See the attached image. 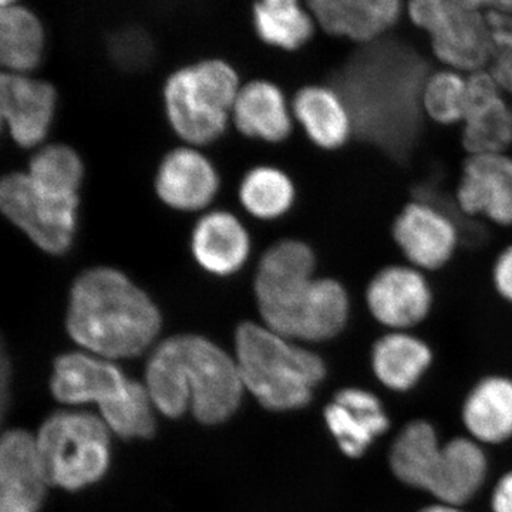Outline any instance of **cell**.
I'll list each match as a JSON object with an SVG mask.
<instances>
[{
  "instance_id": "8992f818",
  "label": "cell",
  "mask_w": 512,
  "mask_h": 512,
  "mask_svg": "<svg viewBox=\"0 0 512 512\" xmlns=\"http://www.w3.org/2000/svg\"><path fill=\"white\" fill-rule=\"evenodd\" d=\"M238 93L237 73L221 60L184 67L165 84L168 121L187 143L207 146L225 133Z\"/></svg>"
},
{
  "instance_id": "8fae6325",
  "label": "cell",
  "mask_w": 512,
  "mask_h": 512,
  "mask_svg": "<svg viewBox=\"0 0 512 512\" xmlns=\"http://www.w3.org/2000/svg\"><path fill=\"white\" fill-rule=\"evenodd\" d=\"M365 305L384 330H416L433 315L436 292L429 274L404 261L394 262L369 279Z\"/></svg>"
},
{
  "instance_id": "52a82bcc",
  "label": "cell",
  "mask_w": 512,
  "mask_h": 512,
  "mask_svg": "<svg viewBox=\"0 0 512 512\" xmlns=\"http://www.w3.org/2000/svg\"><path fill=\"white\" fill-rule=\"evenodd\" d=\"M409 16L429 35L434 55L448 69L484 70L494 52L487 16L454 0H409Z\"/></svg>"
},
{
  "instance_id": "9a60e30c",
  "label": "cell",
  "mask_w": 512,
  "mask_h": 512,
  "mask_svg": "<svg viewBox=\"0 0 512 512\" xmlns=\"http://www.w3.org/2000/svg\"><path fill=\"white\" fill-rule=\"evenodd\" d=\"M50 484L37 454L35 433L0 434V512H40Z\"/></svg>"
},
{
  "instance_id": "e575fe53",
  "label": "cell",
  "mask_w": 512,
  "mask_h": 512,
  "mask_svg": "<svg viewBox=\"0 0 512 512\" xmlns=\"http://www.w3.org/2000/svg\"><path fill=\"white\" fill-rule=\"evenodd\" d=\"M491 285L501 301L512 306V244L500 249L491 265Z\"/></svg>"
},
{
  "instance_id": "cb8c5ba5",
  "label": "cell",
  "mask_w": 512,
  "mask_h": 512,
  "mask_svg": "<svg viewBox=\"0 0 512 512\" xmlns=\"http://www.w3.org/2000/svg\"><path fill=\"white\" fill-rule=\"evenodd\" d=\"M464 426L477 443L498 444L512 437V379L485 376L467 394Z\"/></svg>"
},
{
  "instance_id": "3957f363",
  "label": "cell",
  "mask_w": 512,
  "mask_h": 512,
  "mask_svg": "<svg viewBox=\"0 0 512 512\" xmlns=\"http://www.w3.org/2000/svg\"><path fill=\"white\" fill-rule=\"evenodd\" d=\"M427 64L412 46L399 40L366 43L340 70L336 90L348 104L362 133L387 121V113L413 120L421 113L420 94Z\"/></svg>"
},
{
  "instance_id": "2e32d148",
  "label": "cell",
  "mask_w": 512,
  "mask_h": 512,
  "mask_svg": "<svg viewBox=\"0 0 512 512\" xmlns=\"http://www.w3.org/2000/svg\"><path fill=\"white\" fill-rule=\"evenodd\" d=\"M217 168L201 151L175 148L161 161L156 175L158 198L173 210H204L220 191Z\"/></svg>"
},
{
  "instance_id": "277c9868",
  "label": "cell",
  "mask_w": 512,
  "mask_h": 512,
  "mask_svg": "<svg viewBox=\"0 0 512 512\" xmlns=\"http://www.w3.org/2000/svg\"><path fill=\"white\" fill-rule=\"evenodd\" d=\"M235 360L245 389L274 412L305 407L326 377L322 357L254 322L235 333Z\"/></svg>"
},
{
  "instance_id": "1f68e13d",
  "label": "cell",
  "mask_w": 512,
  "mask_h": 512,
  "mask_svg": "<svg viewBox=\"0 0 512 512\" xmlns=\"http://www.w3.org/2000/svg\"><path fill=\"white\" fill-rule=\"evenodd\" d=\"M468 106V77L457 70L429 74L420 94L423 116L437 126H461Z\"/></svg>"
},
{
  "instance_id": "5bb4252c",
  "label": "cell",
  "mask_w": 512,
  "mask_h": 512,
  "mask_svg": "<svg viewBox=\"0 0 512 512\" xmlns=\"http://www.w3.org/2000/svg\"><path fill=\"white\" fill-rule=\"evenodd\" d=\"M460 144L467 156L511 151L512 104L488 70L468 76V106L460 126Z\"/></svg>"
},
{
  "instance_id": "9c48e42d",
  "label": "cell",
  "mask_w": 512,
  "mask_h": 512,
  "mask_svg": "<svg viewBox=\"0 0 512 512\" xmlns=\"http://www.w3.org/2000/svg\"><path fill=\"white\" fill-rule=\"evenodd\" d=\"M390 235L403 261L429 275L444 271L463 241L456 218L426 198H416L400 208Z\"/></svg>"
},
{
  "instance_id": "f35d334b",
  "label": "cell",
  "mask_w": 512,
  "mask_h": 512,
  "mask_svg": "<svg viewBox=\"0 0 512 512\" xmlns=\"http://www.w3.org/2000/svg\"><path fill=\"white\" fill-rule=\"evenodd\" d=\"M454 2L460 3L466 8L480 10V12L483 9L497 10L500 6V0H454Z\"/></svg>"
},
{
  "instance_id": "60d3db41",
  "label": "cell",
  "mask_w": 512,
  "mask_h": 512,
  "mask_svg": "<svg viewBox=\"0 0 512 512\" xmlns=\"http://www.w3.org/2000/svg\"><path fill=\"white\" fill-rule=\"evenodd\" d=\"M497 10L512 16V0H500V6H498Z\"/></svg>"
},
{
  "instance_id": "603a6c76",
  "label": "cell",
  "mask_w": 512,
  "mask_h": 512,
  "mask_svg": "<svg viewBox=\"0 0 512 512\" xmlns=\"http://www.w3.org/2000/svg\"><path fill=\"white\" fill-rule=\"evenodd\" d=\"M293 111L309 140L325 151L345 147L355 131L348 104L330 87H305L296 94Z\"/></svg>"
},
{
  "instance_id": "836d02e7",
  "label": "cell",
  "mask_w": 512,
  "mask_h": 512,
  "mask_svg": "<svg viewBox=\"0 0 512 512\" xmlns=\"http://www.w3.org/2000/svg\"><path fill=\"white\" fill-rule=\"evenodd\" d=\"M110 50L111 56L119 66L126 69H141L150 60L153 46L146 33L137 29H127L113 36Z\"/></svg>"
},
{
  "instance_id": "ab89813d",
  "label": "cell",
  "mask_w": 512,
  "mask_h": 512,
  "mask_svg": "<svg viewBox=\"0 0 512 512\" xmlns=\"http://www.w3.org/2000/svg\"><path fill=\"white\" fill-rule=\"evenodd\" d=\"M419 512H464L461 507L453 504L437 503L430 505V507L423 508Z\"/></svg>"
},
{
  "instance_id": "484cf974",
  "label": "cell",
  "mask_w": 512,
  "mask_h": 512,
  "mask_svg": "<svg viewBox=\"0 0 512 512\" xmlns=\"http://www.w3.org/2000/svg\"><path fill=\"white\" fill-rule=\"evenodd\" d=\"M57 94L52 84L30 74L13 73L8 128L20 147L39 146L55 119Z\"/></svg>"
},
{
  "instance_id": "4316f807",
  "label": "cell",
  "mask_w": 512,
  "mask_h": 512,
  "mask_svg": "<svg viewBox=\"0 0 512 512\" xmlns=\"http://www.w3.org/2000/svg\"><path fill=\"white\" fill-rule=\"evenodd\" d=\"M46 33L25 6H0V72L30 74L42 63Z\"/></svg>"
},
{
  "instance_id": "d6a6232c",
  "label": "cell",
  "mask_w": 512,
  "mask_h": 512,
  "mask_svg": "<svg viewBox=\"0 0 512 512\" xmlns=\"http://www.w3.org/2000/svg\"><path fill=\"white\" fill-rule=\"evenodd\" d=\"M493 33L494 52L488 72L512 104V16L498 10L487 15Z\"/></svg>"
},
{
  "instance_id": "7402d4cb",
  "label": "cell",
  "mask_w": 512,
  "mask_h": 512,
  "mask_svg": "<svg viewBox=\"0 0 512 512\" xmlns=\"http://www.w3.org/2000/svg\"><path fill=\"white\" fill-rule=\"evenodd\" d=\"M487 468V457L480 443L464 437L450 440L441 447L427 493L439 503L461 507L483 487Z\"/></svg>"
},
{
  "instance_id": "d590c367",
  "label": "cell",
  "mask_w": 512,
  "mask_h": 512,
  "mask_svg": "<svg viewBox=\"0 0 512 512\" xmlns=\"http://www.w3.org/2000/svg\"><path fill=\"white\" fill-rule=\"evenodd\" d=\"M10 397H12V363H10L8 350L0 338V434L2 424L9 412Z\"/></svg>"
},
{
  "instance_id": "f1b7e54d",
  "label": "cell",
  "mask_w": 512,
  "mask_h": 512,
  "mask_svg": "<svg viewBox=\"0 0 512 512\" xmlns=\"http://www.w3.org/2000/svg\"><path fill=\"white\" fill-rule=\"evenodd\" d=\"M295 198V185L289 175L271 165H259L249 170L239 187L242 207L262 221L284 217L291 211Z\"/></svg>"
},
{
  "instance_id": "8d00e7d4",
  "label": "cell",
  "mask_w": 512,
  "mask_h": 512,
  "mask_svg": "<svg viewBox=\"0 0 512 512\" xmlns=\"http://www.w3.org/2000/svg\"><path fill=\"white\" fill-rule=\"evenodd\" d=\"M493 512H512V471L501 477L491 497Z\"/></svg>"
},
{
  "instance_id": "7a4b0ae2",
  "label": "cell",
  "mask_w": 512,
  "mask_h": 512,
  "mask_svg": "<svg viewBox=\"0 0 512 512\" xmlns=\"http://www.w3.org/2000/svg\"><path fill=\"white\" fill-rule=\"evenodd\" d=\"M161 323L150 295L109 266L83 272L70 291L67 332L84 352L109 360L140 356L157 339Z\"/></svg>"
},
{
  "instance_id": "30bf717a",
  "label": "cell",
  "mask_w": 512,
  "mask_h": 512,
  "mask_svg": "<svg viewBox=\"0 0 512 512\" xmlns=\"http://www.w3.org/2000/svg\"><path fill=\"white\" fill-rule=\"evenodd\" d=\"M315 271V252L298 239H285L265 252L256 271L255 295L266 328L282 335Z\"/></svg>"
},
{
  "instance_id": "d4e9b609",
  "label": "cell",
  "mask_w": 512,
  "mask_h": 512,
  "mask_svg": "<svg viewBox=\"0 0 512 512\" xmlns=\"http://www.w3.org/2000/svg\"><path fill=\"white\" fill-rule=\"evenodd\" d=\"M232 119L248 138L281 143L292 131L291 111L275 84L258 80L239 90Z\"/></svg>"
},
{
  "instance_id": "7c38bea8",
  "label": "cell",
  "mask_w": 512,
  "mask_h": 512,
  "mask_svg": "<svg viewBox=\"0 0 512 512\" xmlns=\"http://www.w3.org/2000/svg\"><path fill=\"white\" fill-rule=\"evenodd\" d=\"M136 384L111 360L84 350L57 357L50 377L57 402L69 407L96 404L100 416L127 399Z\"/></svg>"
},
{
  "instance_id": "e0dca14e",
  "label": "cell",
  "mask_w": 512,
  "mask_h": 512,
  "mask_svg": "<svg viewBox=\"0 0 512 512\" xmlns=\"http://www.w3.org/2000/svg\"><path fill=\"white\" fill-rule=\"evenodd\" d=\"M326 426L348 457H362L377 437L389 429L390 420L375 393L346 387L325 409Z\"/></svg>"
},
{
  "instance_id": "f546056e",
  "label": "cell",
  "mask_w": 512,
  "mask_h": 512,
  "mask_svg": "<svg viewBox=\"0 0 512 512\" xmlns=\"http://www.w3.org/2000/svg\"><path fill=\"white\" fill-rule=\"evenodd\" d=\"M254 23L265 43L285 50L305 45L313 33L312 20L299 0H258Z\"/></svg>"
},
{
  "instance_id": "ac0fdd59",
  "label": "cell",
  "mask_w": 512,
  "mask_h": 512,
  "mask_svg": "<svg viewBox=\"0 0 512 512\" xmlns=\"http://www.w3.org/2000/svg\"><path fill=\"white\" fill-rule=\"evenodd\" d=\"M352 313L348 289L338 279L313 278L293 309L282 336L303 342H326L346 329Z\"/></svg>"
},
{
  "instance_id": "44dd1931",
  "label": "cell",
  "mask_w": 512,
  "mask_h": 512,
  "mask_svg": "<svg viewBox=\"0 0 512 512\" xmlns=\"http://www.w3.org/2000/svg\"><path fill=\"white\" fill-rule=\"evenodd\" d=\"M316 19L332 35L375 42L396 25L402 0H309Z\"/></svg>"
},
{
  "instance_id": "d6986e66",
  "label": "cell",
  "mask_w": 512,
  "mask_h": 512,
  "mask_svg": "<svg viewBox=\"0 0 512 512\" xmlns=\"http://www.w3.org/2000/svg\"><path fill=\"white\" fill-rule=\"evenodd\" d=\"M251 247L247 228L228 211L208 212L192 229V256L211 275L237 274L247 264Z\"/></svg>"
},
{
  "instance_id": "4dcf8cb0",
  "label": "cell",
  "mask_w": 512,
  "mask_h": 512,
  "mask_svg": "<svg viewBox=\"0 0 512 512\" xmlns=\"http://www.w3.org/2000/svg\"><path fill=\"white\" fill-rule=\"evenodd\" d=\"M28 175L39 190L59 197H79L84 167L72 147L50 144L36 151Z\"/></svg>"
},
{
  "instance_id": "83f0119b",
  "label": "cell",
  "mask_w": 512,
  "mask_h": 512,
  "mask_svg": "<svg viewBox=\"0 0 512 512\" xmlns=\"http://www.w3.org/2000/svg\"><path fill=\"white\" fill-rule=\"evenodd\" d=\"M436 430L424 420L407 424L390 448V468L400 483L429 490L441 454Z\"/></svg>"
},
{
  "instance_id": "6da1fadb",
  "label": "cell",
  "mask_w": 512,
  "mask_h": 512,
  "mask_svg": "<svg viewBox=\"0 0 512 512\" xmlns=\"http://www.w3.org/2000/svg\"><path fill=\"white\" fill-rule=\"evenodd\" d=\"M146 387L164 416L180 417L191 409L204 424L228 420L245 389L237 360L200 335L163 340L148 359Z\"/></svg>"
},
{
  "instance_id": "b9f144b4",
  "label": "cell",
  "mask_w": 512,
  "mask_h": 512,
  "mask_svg": "<svg viewBox=\"0 0 512 512\" xmlns=\"http://www.w3.org/2000/svg\"><path fill=\"white\" fill-rule=\"evenodd\" d=\"M16 3H19V0H0V6L16 5Z\"/></svg>"
},
{
  "instance_id": "ba28073f",
  "label": "cell",
  "mask_w": 512,
  "mask_h": 512,
  "mask_svg": "<svg viewBox=\"0 0 512 512\" xmlns=\"http://www.w3.org/2000/svg\"><path fill=\"white\" fill-rule=\"evenodd\" d=\"M79 204V197L39 190L28 173L0 178V212L47 254L63 255L72 248Z\"/></svg>"
},
{
  "instance_id": "74e56055",
  "label": "cell",
  "mask_w": 512,
  "mask_h": 512,
  "mask_svg": "<svg viewBox=\"0 0 512 512\" xmlns=\"http://www.w3.org/2000/svg\"><path fill=\"white\" fill-rule=\"evenodd\" d=\"M12 77L13 73L0 72V131L3 126H8Z\"/></svg>"
},
{
  "instance_id": "5b68a950",
  "label": "cell",
  "mask_w": 512,
  "mask_h": 512,
  "mask_svg": "<svg viewBox=\"0 0 512 512\" xmlns=\"http://www.w3.org/2000/svg\"><path fill=\"white\" fill-rule=\"evenodd\" d=\"M110 433L96 414L77 409L50 414L35 433L50 487L79 491L103 478L110 464Z\"/></svg>"
},
{
  "instance_id": "ffe728a7",
  "label": "cell",
  "mask_w": 512,
  "mask_h": 512,
  "mask_svg": "<svg viewBox=\"0 0 512 512\" xmlns=\"http://www.w3.org/2000/svg\"><path fill=\"white\" fill-rule=\"evenodd\" d=\"M433 362V348L414 330H384L370 350L377 382L396 393L414 389Z\"/></svg>"
},
{
  "instance_id": "4fadbf2b",
  "label": "cell",
  "mask_w": 512,
  "mask_h": 512,
  "mask_svg": "<svg viewBox=\"0 0 512 512\" xmlns=\"http://www.w3.org/2000/svg\"><path fill=\"white\" fill-rule=\"evenodd\" d=\"M454 207L470 220L512 228V154L464 158L454 190Z\"/></svg>"
}]
</instances>
